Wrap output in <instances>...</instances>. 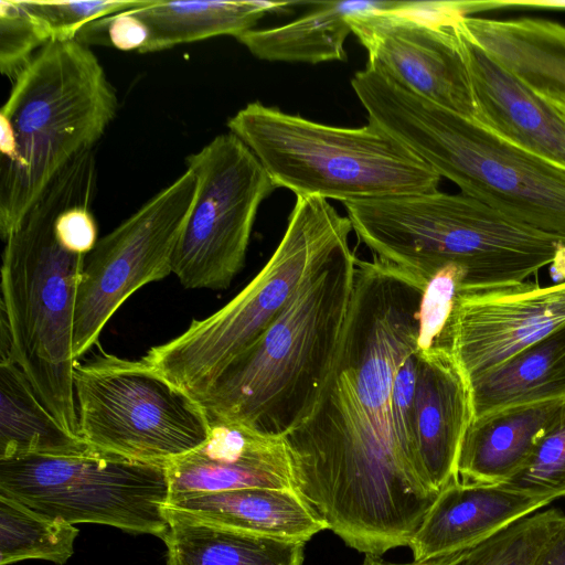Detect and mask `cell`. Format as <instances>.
<instances>
[{
	"instance_id": "1",
	"label": "cell",
	"mask_w": 565,
	"mask_h": 565,
	"mask_svg": "<svg viewBox=\"0 0 565 565\" xmlns=\"http://www.w3.org/2000/svg\"><path fill=\"white\" fill-rule=\"evenodd\" d=\"M426 284L374 256L356 258L324 385L309 416L285 435L294 490L364 555L408 547L439 493L402 447L392 411L395 374L416 351Z\"/></svg>"
},
{
	"instance_id": "2",
	"label": "cell",
	"mask_w": 565,
	"mask_h": 565,
	"mask_svg": "<svg viewBox=\"0 0 565 565\" xmlns=\"http://www.w3.org/2000/svg\"><path fill=\"white\" fill-rule=\"evenodd\" d=\"M93 151L66 166L4 241L0 351H10L58 423L78 436L73 331L85 257L57 242L54 222L73 201L96 192Z\"/></svg>"
},
{
	"instance_id": "3",
	"label": "cell",
	"mask_w": 565,
	"mask_h": 565,
	"mask_svg": "<svg viewBox=\"0 0 565 565\" xmlns=\"http://www.w3.org/2000/svg\"><path fill=\"white\" fill-rule=\"evenodd\" d=\"M356 257L339 248L198 401L209 420L285 436L315 407L351 303Z\"/></svg>"
},
{
	"instance_id": "4",
	"label": "cell",
	"mask_w": 565,
	"mask_h": 565,
	"mask_svg": "<svg viewBox=\"0 0 565 565\" xmlns=\"http://www.w3.org/2000/svg\"><path fill=\"white\" fill-rule=\"evenodd\" d=\"M352 88L369 120L461 193L565 243V170L366 66Z\"/></svg>"
},
{
	"instance_id": "5",
	"label": "cell",
	"mask_w": 565,
	"mask_h": 565,
	"mask_svg": "<svg viewBox=\"0 0 565 565\" xmlns=\"http://www.w3.org/2000/svg\"><path fill=\"white\" fill-rule=\"evenodd\" d=\"M0 110V236L4 242L55 177L92 151L118 99L78 40L51 41L12 82Z\"/></svg>"
},
{
	"instance_id": "6",
	"label": "cell",
	"mask_w": 565,
	"mask_h": 565,
	"mask_svg": "<svg viewBox=\"0 0 565 565\" xmlns=\"http://www.w3.org/2000/svg\"><path fill=\"white\" fill-rule=\"evenodd\" d=\"M343 205L374 257L426 280L455 264L466 271L463 287L526 281L552 265L565 245L462 193L437 190Z\"/></svg>"
},
{
	"instance_id": "7",
	"label": "cell",
	"mask_w": 565,
	"mask_h": 565,
	"mask_svg": "<svg viewBox=\"0 0 565 565\" xmlns=\"http://www.w3.org/2000/svg\"><path fill=\"white\" fill-rule=\"evenodd\" d=\"M274 184L342 203L430 193L440 175L376 124L334 127L259 102L227 120Z\"/></svg>"
},
{
	"instance_id": "8",
	"label": "cell",
	"mask_w": 565,
	"mask_h": 565,
	"mask_svg": "<svg viewBox=\"0 0 565 565\" xmlns=\"http://www.w3.org/2000/svg\"><path fill=\"white\" fill-rule=\"evenodd\" d=\"M353 231L348 216L319 196H297L281 241L257 275L212 315L141 358L195 402L279 316L301 285Z\"/></svg>"
},
{
	"instance_id": "9",
	"label": "cell",
	"mask_w": 565,
	"mask_h": 565,
	"mask_svg": "<svg viewBox=\"0 0 565 565\" xmlns=\"http://www.w3.org/2000/svg\"><path fill=\"white\" fill-rule=\"evenodd\" d=\"M73 377L79 437L97 452L166 465L209 437L200 404L141 359L100 350Z\"/></svg>"
},
{
	"instance_id": "10",
	"label": "cell",
	"mask_w": 565,
	"mask_h": 565,
	"mask_svg": "<svg viewBox=\"0 0 565 565\" xmlns=\"http://www.w3.org/2000/svg\"><path fill=\"white\" fill-rule=\"evenodd\" d=\"M0 494L71 524H106L160 539L168 529L166 465L100 452L1 460Z\"/></svg>"
},
{
	"instance_id": "11",
	"label": "cell",
	"mask_w": 565,
	"mask_h": 565,
	"mask_svg": "<svg viewBox=\"0 0 565 565\" xmlns=\"http://www.w3.org/2000/svg\"><path fill=\"white\" fill-rule=\"evenodd\" d=\"M185 164L198 190L172 274L186 289H226L244 267L258 207L277 186L232 132L213 138Z\"/></svg>"
},
{
	"instance_id": "12",
	"label": "cell",
	"mask_w": 565,
	"mask_h": 565,
	"mask_svg": "<svg viewBox=\"0 0 565 565\" xmlns=\"http://www.w3.org/2000/svg\"><path fill=\"white\" fill-rule=\"evenodd\" d=\"M196 190L195 175L185 169L99 238L86 255L74 318L76 361L92 349L109 319L134 292L172 274L174 250Z\"/></svg>"
},
{
	"instance_id": "13",
	"label": "cell",
	"mask_w": 565,
	"mask_h": 565,
	"mask_svg": "<svg viewBox=\"0 0 565 565\" xmlns=\"http://www.w3.org/2000/svg\"><path fill=\"white\" fill-rule=\"evenodd\" d=\"M455 21L388 11L360 12L349 19L352 33L367 51V67L408 92L473 119L475 103Z\"/></svg>"
},
{
	"instance_id": "14",
	"label": "cell",
	"mask_w": 565,
	"mask_h": 565,
	"mask_svg": "<svg viewBox=\"0 0 565 565\" xmlns=\"http://www.w3.org/2000/svg\"><path fill=\"white\" fill-rule=\"evenodd\" d=\"M565 326V280L462 287L450 351L468 382Z\"/></svg>"
},
{
	"instance_id": "15",
	"label": "cell",
	"mask_w": 565,
	"mask_h": 565,
	"mask_svg": "<svg viewBox=\"0 0 565 565\" xmlns=\"http://www.w3.org/2000/svg\"><path fill=\"white\" fill-rule=\"evenodd\" d=\"M207 439L166 463L169 499L243 488L294 489L285 436L244 424L209 420Z\"/></svg>"
},
{
	"instance_id": "16",
	"label": "cell",
	"mask_w": 565,
	"mask_h": 565,
	"mask_svg": "<svg viewBox=\"0 0 565 565\" xmlns=\"http://www.w3.org/2000/svg\"><path fill=\"white\" fill-rule=\"evenodd\" d=\"M471 86L473 120L511 145L565 170V121L454 23Z\"/></svg>"
},
{
	"instance_id": "17",
	"label": "cell",
	"mask_w": 565,
	"mask_h": 565,
	"mask_svg": "<svg viewBox=\"0 0 565 565\" xmlns=\"http://www.w3.org/2000/svg\"><path fill=\"white\" fill-rule=\"evenodd\" d=\"M551 502L504 483L454 481L439 491L413 536L408 545L413 561L429 562L467 550Z\"/></svg>"
},
{
	"instance_id": "18",
	"label": "cell",
	"mask_w": 565,
	"mask_h": 565,
	"mask_svg": "<svg viewBox=\"0 0 565 565\" xmlns=\"http://www.w3.org/2000/svg\"><path fill=\"white\" fill-rule=\"evenodd\" d=\"M473 420L470 385L452 354L419 358L414 431L422 466L438 492L459 480L460 448Z\"/></svg>"
},
{
	"instance_id": "19",
	"label": "cell",
	"mask_w": 565,
	"mask_h": 565,
	"mask_svg": "<svg viewBox=\"0 0 565 565\" xmlns=\"http://www.w3.org/2000/svg\"><path fill=\"white\" fill-rule=\"evenodd\" d=\"M164 508L201 522L303 543L328 530L294 489L254 487L189 494L169 499Z\"/></svg>"
},
{
	"instance_id": "20",
	"label": "cell",
	"mask_w": 565,
	"mask_h": 565,
	"mask_svg": "<svg viewBox=\"0 0 565 565\" xmlns=\"http://www.w3.org/2000/svg\"><path fill=\"white\" fill-rule=\"evenodd\" d=\"M565 399L504 408L477 418L469 426L458 458L463 482L500 484L527 461L557 420Z\"/></svg>"
},
{
	"instance_id": "21",
	"label": "cell",
	"mask_w": 565,
	"mask_h": 565,
	"mask_svg": "<svg viewBox=\"0 0 565 565\" xmlns=\"http://www.w3.org/2000/svg\"><path fill=\"white\" fill-rule=\"evenodd\" d=\"M456 23L531 90L565 93V25L536 18L463 17Z\"/></svg>"
},
{
	"instance_id": "22",
	"label": "cell",
	"mask_w": 565,
	"mask_h": 565,
	"mask_svg": "<svg viewBox=\"0 0 565 565\" xmlns=\"http://www.w3.org/2000/svg\"><path fill=\"white\" fill-rule=\"evenodd\" d=\"M397 1H331L279 26L248 30L236 36L254 56L269 62L347 60L344 42L352 32L349 19L366 11L395 10Z\"/></svg>"
},
{
	"instance_id": "23",
	"label": "cell",
	"mask_w": 565,
	"mask_h": 565,
	"mask_svg": "<svg viewBox=\"0 0 565 565\" xmlns=\"http://www.w3.org/2000/svg\"><path fill=\"white\" fill-rule=\"evenodd\" d=\"M93 450L67 431L10 354H0V461L26 456L78 457Z\"/></svg>"
},
{
	"instance_id": "24",
	"label": "cell",
	"mask_w": 565,
	"mask_h": 565,
	"mask_svg": "<svg viewBox=\"0 0 565 565\" xmlns=\"http://www.w3.org/2000/svg\"><path fill=\"white\" fill-rule=\"evenodd\" d=\"M167 565H303L306 543L201 522L164 508Z\"/></svg>"
},
{
	"instance_id": "25",
	"label": "cell",
	"mask_w": 565,
	"mask_h": 565,
	"mask_svg": "<svg viewBox=\"0 0 565 565\" xmlns=\"http://www.w3.org/2000/svg\"><path fill=\"white\" fill-rule=\"evenodd\" d=\"M469 385L475 419L509 407L565 399V326Z\"/></svg>"
},
{
	"instance_id": "26",
	"label": "cell",
	"mask_w": 565,
	"mask_h": 565,
	"mask_svg": "<svg viewBox=\"0 0 565 565\" xmlns=\"http://www.w3.org/2000/svg\"><path fill=\"white\" fill-rule=\"evenodd\" d=\"M295 2L278 1H166L134 9L148 28L149 39L139 53H154L175 45L252 30L268 12Z\"/></svg>"
},
{
	"instance_id": "27",
	"label": "cell",
	"mask_w": 565,
	"mask_h": 565,
	"mask_svg": "<svg viewBox=\"0 0 565 565\" xmlns=\"http://www.w3.org/2000/svg\"><path fill=\"white\" fill-rule=\"evenodd\" d=\"M74 524L40 514L0 494V565L45 559L63 565L74 553Z\"/></svg>"
},
{
	"instance_id": "28",
	"label": "cell",
	"mask_w": 565,
	"mask_h": 565,
	"mask_svg": "<svg viewBox=\"0 0 565 565\" xmlns=\"http://www.w3.org/2000/svg\"><path fill=\"white\" fill-rule=\"evenodd\" d=\"M564 519L559 509L539 510L459 552L454 565H534Z\"/></svg>"
},
{
	"instance_id": "29",
	"label": "cell",
	"mask_w": 565,
	"mask_h": 565,
	"mask_svg": "<svg viewBox=\"0 0 565 565\" xmlns=\"http://www.w3.org/2000/svg\"><path fill=\"white\" fill-rule=\"evenodd\" d=\"M466 278V271L460 266L449 264L428 279L417 316L416 353L419 358L451 354L450 327Z\"/></svg>"
},
{
	"instance_id": "30",
	"label": "cell",
	"mask_w": 565,
	"mask_h": 565,
	"mask_svg": "<svg viewBox=\"0 0 565 565\" xmlns=\"http://www.w3.org/2000/svg\"><path fill=\"white\" fill-rule=\"evenodd\" d=\"M154 0L33 1L20 0L51 41L76 40L100 19L150 6Z\"/></svg>"
},
{
	"instance_id": "31",
	"label": "cell",
	"mask_w": 565,
	"mask_h": 565,
	"mask_svg": "<svg viewBox=\"0 0 565 565\" xmlns=\"http://www.w3.org/2000/svg\"><path fill=\"white\" fill-rule=\"evenodd\" d=\"M504 484L551 501L565 497V406L525 465Z\"/></svg>"
},
{
	"instance_id": "32",
	"label": "cell",
	"mask_w": 565,
	"mask_h": 565,
	"mask_svg": "<svg viewBox=\"0 0 565 565\" xmlns=\"http://www.w3.org/2000/svg\"><path fill=\"white\" fill-rule=\"evenodd\" d=\"M50 42L20 0L0 1V71L12 82Z\"/></svg>"
},
{
	"instance_id": "33",
	"label": "cell",
	"mask_w": 565,
	"mask_h": 565,
	"mask_svg": "<svg viewBox=\"0 0 565 565\" xmlns=\"http://www.w3.org/2000/svg\"><path fill=\"white\" fill-rule=\"evenodd\" d=\"M419 358L415 351L398 367L393 383L392 411L395 430L402 447L425 473L414 431V398Z\"/></svg>"
},
{
	"instance_id": "34",
	"label": "cell",
	"mask_w": 565,
	"mask_h": 565,
	"mask_svg": "<svg viewBox=\"0 0 565 565\" xmlns=\"http://www.w3.org/2000/svg\"><path fill=\"white\" fill-rule=\"evenodd\" d=\"M95 193H88L73 201L55 218V237L58 244L71 254L86 256L98 242L97 224L90 211Z\"/></svg>"
},
{
	"instance_id": "35",
	"label": "cell",
	"mask_w": 565,
	"mask_h": 565,
	"mask_svg": "<svg viewBox=\"0 0 565 565\" xmlns=\"http://www.w3.org/2000/svg\"><path fill=\"white\" fill-rule=\"evenodd\" d=\"M97 25L104 28L109 43L121 51L139 52L149 39L147 25L132 10L100 19Z\"/></svg>"
},
{
	"instance_id": "36",
	"label": "cell",
	"mask_w": 565,
	"mask_h": 565,
	"mask_svg": "<svg viewBox=\"0 0 565 565\" xmlns=\"http://www.w3.org/2000/svg\"><path fill=\"white\" fill-rule=\"evenodd\" d=\"M480 12L503 8L565 10V0H479Z\"/></svg>"
},
{
	"instance_id": "37",
	"label": "cell",
	"mask_w": 565,
	"mask_h": 565,
	"mask_svg": "<svg viewBox=\"0 0 565 565\" xmlns=\"http://www.w3.org/2000/svg\"><path fill=\"white\" fill-rule=\"evenodd\" d=\"M534 565H565V519L547 541Z\"/></svg>"
},
{
	"instance_id": "38",
	"label": "cell",
	"mask_w": 565,
	"mask_h": 565,
	"mask_svg": "<svg viewBox=\"0 0 565 565\" xmlns=\"http://www.w3.org/2000/svg\"><path fill=\"white\" fill-rule=\"evenodd\" d=\"M565 121V93L556 90H532Z\"/></svg>"
},
{
	"instance_id": "39",
	"label": "cell",
	"mask_w": 565,
	"mask_h": 565,
	"mask_svg": "<svg viewBox=\"0 0 565 565\" xmlns=\"http://www.w3.org/2000/svg\"><path fill=\"white\" fill-rule=\"evenodd\" d=\"M360 565H426L417 562L407 563H393L384 559L382 556L365 555L363 562Z\"/></svg>"
}]
</instances>
